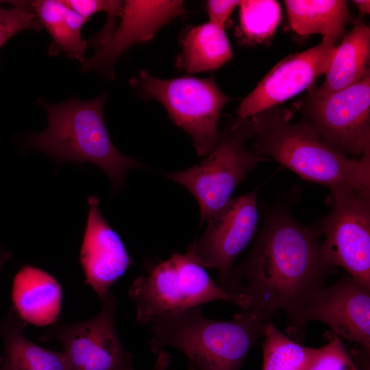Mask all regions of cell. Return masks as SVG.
Listing matches in <instances>:
<instances>
[{
  "instance_id": "cell-6",
  "label": "cell",
  "mask_w": 370,
  "mask_h": 370,
  "mask_svg": "<svg viewBox=\"0 0 370 370\" xmlns=\"http://www.w3.org/2000/svg\"><path fill=\"white\" fill-rule=\"evenodd\" d=\"M130 83L144 99L164 107L174 124L190 136L198 155H208L214 149L221 136L219 115L231 98L221 90L213 75L162 79L143 70Z\"/></svg>"
},
{
  "instance_id": "cell-12",
  "label": "cell",
  "mask_w": 370,
  "mask_h": 370,
  "mask_svg": "<svg viewBox=\"0 0 370 370\" xmlns=\"http://www.w3.org/2000/svg\"><path fill=\"white\" fill-rule=\"evenodd\" d=\"M293 331L310 321L325 323L339 338L370 349V289L349 274L322 290L290 317ZM292 330V331H293Z\"/></svg>"
},
{
  "instance_id": "cell-17",
  "label": "cell",
  "mask_w": 370,
  "mask_h": 370,
  "mask_svg": "<svg viewBox=\"0 0 370 370\" xmlns=\"http://www.w3.org/2000/svg\"><path fill=\"white\" fill-rule=\"evenodd\" d=\"M354 27L336 46L325 79L321 86L310 92L324 97L348 87L370 75V29L358 18Z\"/></svg>"
},
{
  "instance_id": "cell-27",
  "label": "cell",
  "mask_w": 370,
  "mask_h": 370,
  "mask_svg": "<svg viewBox=\"0 0 370 370\" xmlns=\"http://www.w3.org/2000/svg\"><path fill=\"white\" fill-rule=\"evenodd\" d=\"M240 1L209 0L206 8L210 22L225 29V23Z\"/></svg>"
},
{
  "instance_id": "cell-26",
  "label": "cell",
  "mask_w": 370,
  "mask_h": 370,
  "mask_svg": "<svg viewBox=\"0 0 370 370\" xmlns=\"http://www.w3.org/2000/svg\"><path fill=\"white\" fill-rule=\"evenodd\" d=\"M62 3L81 15L86 21L94 14L106 12L108 21L103 29L106 32L113 30L117 16L121 15L124 1L116 0H62Z\"/></svg>"
},
{
  "instance_id": "cell-15",
  "label": "cell",
  "mask_w": 370,
  "mask_h": 370,
  "mask_svg": "<svg viewBox=\"0 0 370 370\" xmlns=\"http://www.w3.org/2000/svg\"><path fill=\"white\" fill-rule=\"evenodd\" d=\"M87 202L89 210L79 260L86 284L102 301L134 262L119 235L103 217L99 199L89 196Z\"/></svg>"
},
{
  "instance_id": "cell-9",
  "label": "cell",
  "mask_w": 370,
  "mask_h": 370,
  "mask_svg": "<svg viewBox=\"0 0 370 370\" xmlns=\"http://www.w3.org/2000/svg\"><path fill=\"white\" fill-rule=\"evenodd\" d=\"M330 203L320 231L323 258L370 289V193L331 194Z\"/></svg>"
},
{
  "instance_id": "cell-16",
  "label": "cell",
  "mask_w": 370,
  "mask_h": 370,
  "mask_svg": "<svg viewBox=\"0 0 370 370\" xmlns=\"http://www.w3.org/2000/svg\"><path fill=\"white\" fill-rule=\"evenodd\" d=\"M13 310L25 323L44 326L58 321L62 291L58 280L32 265L22 267L12 289Z\"/></svg>"
},
{
  "instance_id": "cell-5",
  "label": "cell",
  "mask_w": 370,
  "mask_h": 370,
  "mask_svg": "<svg viewBox=\"0 0 370 370\" xmlns=\"http://www.w3.org/2000/svg\"><path fill=\"white\" fill-rule=\"evenodd\" d=\"M145 267L147 273L136 278L129 289L140 325L215 301L231 302L243 310L251 308L249 297L220 286L188 251L173 254L164 261L146 260Z\"/></svg>"
},
{
  "instance_id": "cell-24",
  "label": "cell",
  "mask_w": 370,
  "mask_h": 370,
  "mask_svg": "<svg viewBox=\"0 0 370 370\" xmlns=\"http://www.w3.org/2000/svg\"><path fill=\"white\" fill-rule=\"evenodd\" d=\"M13 6L0 5V48L12 36L25 29L41 30L43 27L37 16L24 3L13 1Z\"/></svg>"
},
{
  "instance_id": "cell-29",
  "label": "cell",
  "mask_w": 370,
  "mask_h": 370,
  "mask_svg": "<svg viewBox=\"0 0 370 370\" xmlns=\"http://www.w3.org/2000/svg\"><path fill=\"white\" fill-rule=\"evenodd\" d=\"M360 12L362 14H369L370 12V1L367 0H356L353 1Z\"/></svg>"
},
{
  "instance_id": "cell-2",
  "label": "cell",
  "mask_w": 370,
  "mask_h": 370,
  "mask_svg": "<svg viewBox=\"0 0 370 370\" xmlns=\"http://www.w3.org/2000/svg\"><path fill=\"white\" fill-rule=\"evenodd\" d=\"M248 119L256 153L273 158L305 180L325 186L331 194L370 193V153L347 157L307 123H292L286 110L273 108Z\"/></svg>"
},
{
  "instance_id": "cell-31",
  "label": "cell",
  "mask_w": 370,
  "mask_h": 370,
  "mask_svg": "<svg viewBox=\"0 0 370 370\" xmlns=\"http://www.w3.org/2000/svg\"><path fill=\"white\" fill-rule=\"evenodd\" d=\"M188 370H197L196 367L190 362H188Z\"/></svg>"
},
{
  "instance_id": "cell-23",
  "label": "cell",
  "mask_w": 370,
  "mask_h": 370,
  "mask_svg": "<svg viewBox=\"0 0 370 370\" xmlns=\"http://www.w3.org/2000/svg\"><path fill=\"white\" fill-rule=\"evenodd\" d=\"M239 32L250 43L271 36L281 18L279 3L273 0H245L239 3Z\"/></svg>"
},
{
  "instance_id": "cell-14",
  "label": "cell",
  "mask_w": 370,
  "mask_h": 370,
  "mask_svg": "<svg viewBox=\"0 0 370 370\" xmlns=\"http://www.w3.org/2000/svg\"><path fill=\"white\" fill-rule=\"evenodd\" d=\"M184 14L182 1H125L119 27L84 60L82 71L107 73L125 50L151 40L164 25Z\"/></svg>"
},
{
  "instance_id": "cell-28",
  "label": "cell",
  "mask_w": 370,
  "mask_h": 370,
  "mask_svg": "<svg viewBox=\"0 0 370 370\" xmlns=\"http://www.w3.org/2000/svg\"><path fill=\"white\" fill-rule=\"evenodd\" d=\"M158 354L155 363L150 370H167L171 362V355L163 349ZM125 370L134 369L132 367H130Z\"/></svg>"
},
{
  "instance_id": "cell-19",
  "label": "cell",
  "mask_w": 370,
  "mask_h": 370,
  "mask_svg": "<svg viewBox=\"0 0 370 370\" xmlns=\"http://www.w3.org/2000/svg\"><path fill=\"white\" fill-rule=\"evenodd\" d=\"M25 323L12 310L1 327L5 345L3 370H69L63 352L44 348L23 334Z\"/></svg>"
},
{
  "instance_id": "cell-4",
  "label": "cell",
  "mask_w": 370,
  "mask_h": 370,
  "mask_svg": "<svg viewBox=\"0 0 370 370\" xmlns=\"http://www.w3.org/2000/svg\"><path fill=\"white\" fill-rule=\"evenodd\" d=\"M106 94L90 101L72 98L49 104L42 101L48 125L40 134L28 136L29 145L44 152L57 163H90L100 168L118 191L131 169L145 164L122 154L114 145L103 119Z\"/></svg>"
},
{
  "instance_id": "cell-20",
  "label": "cell",
  "mask_w": 370,
  "mask_h": 370,
  "mask_svg": "<svg viewBox=\"0 0 370 370\" xmlns=\"http://www.w3.org/2000/svg\"><path fill=\"white\" fill-rule=\"evenodd\" d=\"M24 3L37 16L53 38L51 53L62 51L69 58L83 63L86 44L82 38L81 29L86 20L64 5L62 0Z\"/></svg>"
},
{
  "instance_id": "cell-30",
  "label": "cell",
  "mask_w": 370,
  "mask_h": 370,
  "mask_svg": "<svg viewBox=\"0 0 370 370\" xmlns=\"http://www.w3.org/2000/svg\"><path fill=\"white\" fill-rule=\"evenodd\" d=\"M11 254L9 251L3 250L0 247V262H5L9 260Z\"/></svg>"
},
{
  "instance_id": "cell-7",
  "label": "cell",
  "mask_w": 370,
  "mask_h": 370,
  "mask_svg": "<svg viewBox=\"0 0 370 370\" xmlns=\"http://www.w3.org/2000/svg\"><path fill=\"white\" fill-rule=\"evenodd\" d=\"M251 136L249 119L238 125L233 123L221 134L217 145L204 160L186 170L162 174L194 196L199 207L200 226L225 205L250 171L268 160L247 148Z\"/></svg>"
},
{
  "instance_id": "cell-25",
  "label": "cell",
  "mask_w": 370,
  "mask_h": 370,
  "mask_svg": "<svg viewBox=\"0 0 370 370\" xmlns=\"http://www.w3.org/2000/svg\"><path fill=\"white\" fill-rule=\"evenodd\" d=\"M328 339L316 349L307 370H358L340 338L330 332Z\"/></svg>"
},
{
  "instance_id": "cell-3",
  "label": "cell",
  "mask_w": 370,
  "mask_h": 370,
  "mask_svg": "<svg viewBox=\"0 0 370 370\" xmlns=\"http://www.w3.org/2000/svg\"><path fill=\"white\" fill-rule=\"evenodd\" d=\"M271 317L251 307L232 320L219 321L206 317L201 306L195 307L152 323L149 347L157 354L174 347L197 370H239Z\"/></svg>"
},
{
  "instance_id": "cell-10",
  "label": "cell",
  "mask_w": 370,
  "mask_h": 370,
  "mask_svg": "<svg viewBox=\"0 0 370 370\" xmlns=\"http://www.w3.org/2000/svg\"><path fill=\"white\" fill-rule=\"evenodd\" d=\"M258 189L230 199L210 216L201 236L188 248L204 268L218 272L216 282L223 288L236 258L249 244L258 221Z\"/></svg>"
},
{
  "instance_id": "cell-18",
  "label": "cell",
  "mask_w": 370,
  "mask_h": 370,
  "mask_svg": "<svg viewBox=\"0 0 370 370\" xmlns=\"http://www.w3.org/2000/svg\"><path fill=\"white\" fill-rule=\"evenodd\" d=\"M290 26L297 34H320L323 40L336 44L345 35L352 19L347 1L341 0L284 1Z\"/></svg>"
},
{
  "instance_id": "cell-8",
  "label": "cell",
  "mask_w": 370,
  "mask_h": 370,
  "mask_svg": "<svg viewBox=\"0 0 370 370\" xmlns=\"http://www.w3.org/2000/svg\"><path fill=\"white\" fill-rule=\"evenodd\" d=\"M307 123L329 146L344 154L370 153V75L324 97L309 94Z\"/></svg>"
},
{
  "instance_id": "cell-13",
  "label": "cell",
  "mask_w": 370,
  "mask_h": 370,
  "mask_svg": "<svg viewBox=\"0 0 370 370\" xmlns=\"http://www.w3.org/2000/svg\"><path fill=\"white\" fill-rule=\"evenodd\" d=\"M336 47L335 43L322 40L314 47L284 58L242 101L234 124L238 125L308 88L327 73Z\"/></svg>"
},
{
  "instance_id": "cell-32",
  "label": "cell",
  "mask_w": 370,
  "mask_h": 370,
  "mask_svg": "<svg viewBox=\"0 0 370 370\" xmlns=\"http://www.w3.org/2000/svg\"><path fill=\"white\" fill-rule=\"evenodd\" d=\"M3 264H4L3 262H0V270H1V269L2 268V267H3ZM3 358H1V355H0V365H1V364H3ZM0 370H3V369H2V366H0Z\"/></svg>"
},
{
  "instance_id": "cell-21",
  "label": "cell",
  "mask_w": 370,
  "mask_h": 370,
  "mask_svg": "<svg viewBox=\"0 0 370 370\" xmlns=\"http://www.w3.org/2000/svg\"><path fill=\"white\" fill-rule=\"evenodd\" d=\"M182 45L178 64L188 73L219 69L232 57L225 29L210 22L192 27Z\"/></svg>"
},
{
  "instance_id": "cell-11",
  "label": "cell",
  "mask_w": 370,
  "mask_h": 370,
  "mask_svg": "<svg viewBox=\"0 0 370 370\" xmlns=\"http://www.w3.org/2000/svg\"><path fill=\"white\" fill-rule=\"evenodd\" d=\"M101 301V309L93 318L56 325L42 337L62 344L69 370H125L132 367V356L125 351L115 329L117 301L110 292Z\"/></svg>"
},
{
  "instance_id": "cell-1",
  "label": "cell",
  "mask_w": 370,
  "mask_h": 370,
  "mask_svg": "<svg viewBox=\"0 0 370 370\" xmlns=\"http://www.w3.org/2000/svg\"><path fill=\"white\" fill-rule=\"evenodd\" d=\"M321 232L279 211L268 219L246 260L223 288L247 296L251 308L290 318L325 288L332 271L321 252Z\"/></svg>"
},
{
  "instance_id": "cell-22",
  "label": "cell",
  "mask_w": 370,
  "mask_h": 370,
  "mask_svg": "<svg viewBox=\"0 0 370 370\" xmlns=\"http://www.w3.org/2000/svg\"><path fill=\"white\" fill-rule=\"evenodd\" d=\"M262 370H307L315 348L305 347L282 332L271 321L264 327Z\"/></svg>"
}]
</instances>
